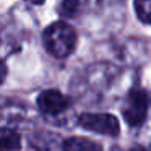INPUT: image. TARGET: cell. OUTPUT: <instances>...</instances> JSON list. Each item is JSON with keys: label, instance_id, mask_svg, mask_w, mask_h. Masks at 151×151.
<instances>
[{"label": "cell", "instance_id": "1", "mask_svg": "<svg viewBox=\"0 0 151 151\" xmlns=\"http://www.w3.org/2000/svg\"><path fill=\"white\" fill-rule=\"evenodd\" d=\"M46 50L57 59H65L75 50L76 31L65 21H55L49 24L42 34Z\"/></svg>", "mask_w": 151, "mask_h": 151}, {"label": "cell", "instance_id": "2", "mask_svg": "<svg viewBox=\"0 0 151 151\" xmlns=\"http://www.w3.org/2000/svg\"><path fill=\"white\" fill-rule=\"evenodd\" d=\"M151 104L150 93L143 88H133L124 99L122 115L130 127H140L148 117V109Z\"/></svg>", "mask_w": 151, "mask_h": 151}, {"label": "cell", "instance_id": "3", "mask_svg": "<svg viewBox=\"0 0 151 151\" xmlns=\"http://www.w3.org/2000/svg\"><path fill=\"white\" fill-rule=\"evenodd\" d=\"M78 125L85 130L94 132L101 135L115 137L120 132V124L112 114H91L85 112L78 117Z\"/></svg>", "mask_w": 151, "mask_h": 151}, {"label": "cell", "instance_id": "4", "mask_svg": "<svg viewBox=\"0 0 151 151\" xmlns=\"http://www.w3.org/2000/svg\"><path fill=\"white\" fill-rule=\"evenodd\" d=\"M37 107L46 115H59L68 107V99L57 89H46L37 96Z\"/></svg>", "mask_w": 151, "mask_h": 151}, {"label": "cell", "instance_id": "5", "mask_svg": "<svg viewBox=\"0 0 151 151\" xmlns=\"http://www.w3.org/2000/svg\"><path fill=\"white\" fill-rule=\"evenodd\" d=\"M62 148L68 151H98V150H101V145H98L96 141L88 140V138L72 137L63 141Z\"/></svg>", "mask_w": 151, "mask_h": 151}, {"label": "cell", "instance_id": "6", "mask_svg": "<svg viewBox=\"0 0 151 151\" xmlns=\"http://www.w3.org/2000/svg\"><path fill=\"white\" fill-rule=\"evenodd\" d=\"M21 148V138L17 130L13 128H0V151L5 150H20Z\"/></svg>", "mask_w": 151, "mask_h": 151}, {"label": "cell", "instance_id": "7", "mask_svg": "<svg viewBox=\"0 0 151 151\" xmlns=\"http://www.w3.org/2000/svg\"><path fill=\"white\" fill-rule=\"evenodd\" d=\"M135 13L145 24H151V0H135Z\"/></svg>", "mask_w": 151, "mask_h": 151}, {"label": "cell", "instance_id": "8", "mask_svg": "<svg viewBox=\"0 0 151 151\" xmlns=\"http://www.w3.org/2000/svg\"><path fill=\"white\" fill-rule=\"evenodd\" d=\"M80 4H81V0H62L59 7L60 15L62 17H73L78 12Z\"/></svg>", "mask_w": 151, "mask_h": 151}, {"label": "cell", "instance_id": "9", "mask_svg": "<svg viewBox=\"0 0 151 151\" xmlns=\"http://www.w3.org/2000/svg\"><path fill=\"white\" fill-rule=\"evenodd\" d=\"M5 78H7V65H5L4 60L0 59V85L5 81Z\"/></svg>", "mask_w": 151, "mask_h": 151}, {"label": "cell", "instance_id": "10", "mask_svg": "<svg viewBox=\"0 0 151 151\" xmlns=\"http://www.w3.org/2000/svg\"><path fill=\"white\" fill-rule=\"evenodd\" d=\"M26 2H29V4H34V5H39V4H42L44 0H26Z\"/></svg>", "mask_w": 151, "mask_h": 151}]
</instances>
